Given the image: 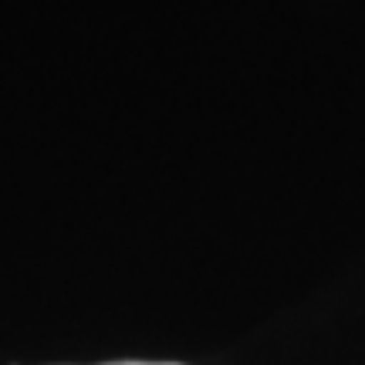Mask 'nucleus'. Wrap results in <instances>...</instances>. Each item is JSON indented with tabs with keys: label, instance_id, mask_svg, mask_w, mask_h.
Wrapping results in <instances>:
<instances>
[{
	"label": "nucleus",
	"instance_id": "obj_1",
	"mask_svg": "<svg viewBox=\"0 0 365 365\" xmlns=\"http://www.w3.org/2000/svg\"><path fill=\"white\" fill-rule=\"evenodd\" d=\"M105 365H180V362H105Z\"/></svg>",
	"mask_w": 365,
	"mask_h": 365
}]
</instances>
